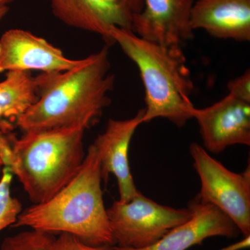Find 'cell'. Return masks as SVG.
Wrapping results in <instances>:
<instances>
[{"label": "cell", "mask_w": 250, "mask_h": 250, "mask_svg": "<svg viewBox=\"0 0 250 250\" xmlns=\"http://www.w3.org/2000/svg\"><path fill=\"white\" fill-rule=\"evenodd\" d=\"M53 233L31 229L5 238L0 250H52Z\"/></svg>", "instance_id": "cell-15"}, {"label": "cell", "mask_w": 250, "mask_h": 250, "mask_svg": "<svg viewBox=\"0 0 250 250\" xmlns=\"http://www.w3.org/2000/svg\"><path fill=\"white\" fill-rule=\"evenodd\" d=\"M37 100L35 79L30 72H6L0 82V121L16 123Z\"/></svg>", "instance_id": "cell-14"}, {"label": "cell", "mask_w": 250, "mask_h": 250, "mask_svg": "<svg viewBox=\"0 0 250 250\" xmlns=\"http://www.w3.org/2000/svg\"><path fill=\"white\" fill-rule=\"evenodd\" d=\"M132 23L136 35L166 47H180L194 37L190 14L195 0H143Z\"/></svg>", "instance_id": "cell-10"}, {"label": "cell", "mask_w": 250, "mask_h": 250, "mask_svg": "<svg viewBox=\"0 0 250 250\" xmlns=\"http://www.w3.org/2000/svg\"><path fill=\"white\" fill-rule=\"evenodd\" d=\"M189 152L194 161L201 190L195 200L218 208L232 220L243 236L250 235V166L242 173L228 170L195 143Z\"/></svg>", "instance_id": "cell-6"}, {"label": "cell", "mask_w": 250, "mask_h": 250, "mask_svg": "<svg viewBox=\"0 0 250 250\" xmlns=\"http://www.w3.org/2000/svg\"><path fill=\"white\" fill-rule=\"evenodd\" d=\"M244 237L245 238L241 241L233 243L232 245H230V246L220 250H242L250 248V235Z\"/></svg>", "instance_id": "cell-19"}, {"label": "cell", "mask_w": 250, "mask_h": 250, "mask_svg": "<svg viewBox=\"0 0 250 250\" xmlns=\"http://www.w3.org/2000/svg\"><path fill=\"white\" fill-rule=\"evenodd\" d=\"M14 129V126L13 123L11 122L7 121H0V137L3 135L9 134L10 132H12L13 130ZM4 167L3 166L2 161L0 159V171L1 170V167Z\"/></svg>", "instance_id": "cell-20"}, {"label": "cell", "mask_w": 250, "mask_h": 250, "mask_svg": "<svg viewBox=\"0 0 250 250\" xmlns=\"http://www.w3.org/2000/svg\"><path fill=\"white\" fill-rule=\"evenodd\" d=\"M12 179L13 174L9 169L3 167L0 180V231L12 226L22 211V204L11 195L10 187Z\"/></svg>", "instance_id": "cell-16"}, {"label": "cell", "mask_w": 250, "mask_h": 250, "mask_svg": "<svg viewBox=\"0 0 250 250\" xmlns=\"http://www.w3.org/2000/svg\"><path fill=\"white\" fill-rule=\"evenodd\" d=\"M52 250H115L113 247L92 246L85 244L69 233H62L55 238L52 246Z\"/></svg>", "instance_id": "cell-17"}, {"label": "cell", "mask_w": 250, "mask_h": 250, "mask_svg": "<svg viewBox=\"0 0 250 250\" xmlns=\"http://www.w3.org/2000/svg\"><path fill=\"white\" fill-rule=\"evenodd\" d=\"M229 94L243 101L250 103V71L247 70L241 76L228 83Z\"/></svg>", "instance_id": "cell-18"}, {"label": "cell", "mask_w": 250, "mask_h": 250, "mask_svg": "<svg viewBox=\"0 0 250 250\" xmlns=\"http://www.w3.org/2000/svg\"><path fill=\"white\" fill-rule=\"evenodd\" d=\"M14 0H0V7H3V6H8L7 5L9 3L12 2Z\"/></svg>", "instance_id": "cell-22"}, {"label": "cell", "mask_w": 250, "mask_h": 250, "mask_svg": "<svg viewBox=\"0 0 250 250\" xmlns=\"http://www.w3.org/2000/svg\"><path fill=\"white\" fill-rule=\"evenodd\" d=\"M81 62L82 59H67L62 49L29 31L10 29L0 38V73L62 72L77 66Z\"/></svg>", "instance_id": "cell-9"}, {"label": "cell", "mask_w": 250, "mask_h": 250, "mask_svg": "<svg viewBox=\"0 0 250 250\" xmlns=\"http://www.w3.org/2000/svg\"><path fill=\"white\" fill-rule=\"evenodd\" d=\"M98 154L90 145L74 178L52 198L26 208L12 228L65 233L92 246H116L102 190Z\"/></svg>", "instance_id": "cell-3"}, {"label": "cell", "mask_w": 250, "mask_h": 250, "mask_svg": "<svg viewBox=\"0 0 250 250\" xmlns=\"http://www.w3.org/2000/svg\"><path fill=\"white\" fill-rule=\"evenodd\" d=\"M193 31L239 42L250 41V0H195L190 14Z\"/></svg>", "instance_id": "cell-13"}, {"label": "cell", "mask_w": 250, "mask_h": 250, "mask_svg": "<svg viewBox=\"0 0 250 250\" xmlns=\"http://www.w3.org/2000/svg\"><path fill=\"white\" fill-rule=\"evenodd\" d=\"M110 37L139 69L146 93L143 123L161 118L185 126L195 107L190 100L193 82L182 47L158 45L121 28H113Z\"/></svg>", "instance_id": "cell-4"}, {"label": "cell", "mask_w": 250, "mask_h": 250, "mask_svg": "<svg viewBox=\"0 0 250 250\" xmlns=\"http://www.w3.org/2000/svg\"><path fill=\"white\" fill-rule=\"evenodd\" d=\"M108 46L62 72H41L34 77L38 100L16 121L23 133L70 127L90 128L109 105L115 76L110 72Z\"/></svg>", "instance_id": "cell-1"}, {"label": "cell", "mask_w": 250, "mask_h": 250, "mask_svg": "<svg viewBox=\"0 0 250 250\" xmlns=\"http://www.w3.org/2000/svg\"><path fill=\"white\" fill-rule=\"evenodd\" d=\"M143 0H51L54 16L70 27L98 34L113 45L110 31L114 27L132 30Z\"/></svg>", "instance_id": "cell-7"}, {"label": "cell", "mask_w": 250, "mask_h": 250, "mask_svg": "<svg viewBox=\"0 0 250 250\" xmlns=\"http://www.w3.org/2000/svg\"><path fill=\"white\" fill-rule=\"evenodd\" d=\"M189 207L193 210L190 220L171 229L152 246L142 249L122 248L115 250H187L211 237L233 238L239 230L232 220L222 210L211 205H202L195 199Z\"/></svg>", "instance_id": "cell-12"}, {"label": "cell", "mask_w": 250, "mask_h": 250, "mask_svg": "<svg viewBox=\"0 0 250 250\" xmlns=\"http://www.w3.org/2000/svg\"><path fill=\"white\" fill-rule=\"evenodd\" d=\"M207 151L218 154L234 145L250 146V103L228 94L193 113Z\"/></svg>", "instance_id": "cell-8"}, {"label": "cell", "mask_w": 250, "mask_h": 250, "mask_svg": "<svg viewBox=\"0 0 250 250\" xmlns=\"http://www.w3.org/2000/svg\"><path fill=\"white\" fill-rule=\"evenodd\" d=\"M83 125L0 137V159L34 205L52 198L76 175L84 160Z\"/></svg>", "instance_id": "cell-2"}, {"label": "cell", "mask_w": 250, "mask_h": 250, "mask_svg": "<svg viewBox=\"0 0 250 250\" xmlns=\"http://www.w3.org/2000/svg\"><path fill=\"white\" fill-rule=\"evenodd\" d=\"M144 108L128 120H109L106 130L93 143L98 154L102 179L106 183L110 174L118 182L121 202H128L139 190L135 186L128 159L130 143L135 131L143 124Z\"/></svg>", "instance_id": "cell-11"}, {"label": "cell", "mask_w": 250, "mask_h": 250, "mask_svg": "<svg viewBox=\"0 0 250 250\" xmlns=\"http://www.w3.org/2000/svg\"><path fill=\"white\" fill-rule=\"evenodd\" d=\"M106 213L115 244L132 249L152 246L193 215L189 206L177 209L161 205L140 191L129 202L115 201Z\"/></svg>", "instance_id": "cell-5"}, {"label": "cell", "mask_w": 250, "mask_h": 250, "mask_svg": "<svg viewBox=\"0 0 250 250\" xmlns=\"http://www.w3.org/2000/svg\"><path fill=\"white\" fill-rule=\"evenodd\" d=\"M9 11V7L8 6H3V7H0V21L3 19V18L6 16Z\"/></svg>", "instance_id": "cell-21"}]
</instances>
